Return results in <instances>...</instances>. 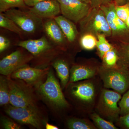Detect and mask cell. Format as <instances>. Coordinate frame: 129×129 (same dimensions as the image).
I'll use <instances>...</instances> for the list:
<instances>
[{
    "instance_id": "cell-1",
    "label": "cell",
    "mask_w": 129,
    "mask_h": 129,
    "mask_svg": "<svg viewBox=\"0 0 129 129\" xmlns=\"http://www.w3.org/2000/svg\"><path fill=\"white\" fill-rule=\"evenodd\" d=\"M95 77L89 79L70 83L66 87L67 98L77 109L91 113L95 107L103 89Z\"/></svg>"
},
{
    "instance_id": "cell-2",
    "label": "cell",
    "mask_w": 129,
    "mask_h": 129,
    "mask_svg": "<svg viewBox=\"0 0 129 129\" xmlns=\"http://www.w3.org/2000/svg\"><path fill=\"white\" fill-rule=\"evenodd\" d=\"M34 88L41 98L53 110L62 111L69 108V103L52 70H49L45 81Z\"/></svg>"
},
{
    "instance_id": "cell-3",
    "label": "cell",
    "mask_w": 129,
    "mask_h": 129,
    "mask_svg": "<svg viewBox=\"0 0 129 129\" xmlns=\"http://www.w3.org/2000/svg\"><path fill=\"white\" fill-rule=\"evenodd\" d=\"M10 89V104L17 107L37 106L33 87L23 81L7 76Z\"/></svg>"
},
{
    "instance_id": "cell-4",
    "label": "cell",
    "mask_w": 129,
    "mask_h": 129,
    "mask_svg": "<svg viewBox=\"0 0 129 129\" xmlns=\"http://www.w3.org/2000/svg\"><path fill=\"white\" fill-rule=\"evenodd\" d=\"M121 98L120 93L103 88L95 107L96 113L106 120L117 122L120 116L118 104Z\"/></svg>"
},
{
    "instance_id": "cell-5",
    "label": "cell",
    "mask_w": 129,
    "mask_h": 129,
    "mask_svg": "<svg viewBox=\"0 0 129 129\" xmlns=\"http://www.w3.org/2000/svg\"><path fill=\"white\" fill-rule=\"evenodd\" d=\"M5 111L20 124L30 125L38 129L45 126L47 122L38 106L17 107L9 104L5 106Z\"/></svg>"
},
{
    "instance_id": "cell-6",
    "label": "cell",
    "mask_w": 129,
    "mask_h": 129,
    "mask_svg": "<svg viewBox=\"0 0 129 129\" xmlns=\"http://www.w3.org/2000/svg\"><path fill=\"white\" fill-rule=\"evenodd\" d=\"M98 75L104 88L112 89L121 94L129 89V70L126 69L108 68L101 65Z\"/></svg>"
},
{
    "instance_id": "cell-7",
    "label": "cell",
    "mask_w": 129,
    "mask_h": 129,
    "mask_svg": "<svg viewBox=\"0 0 129 129\" xmlns=\"http://www.w3.org/2000/svg\"><path fill=\"white\" fill-rule=\"evenodd\" d=\"M79 23L81 34L89 33L96 37L98 35L103 34L107 39L112 35L106 16L100 8H91L87 16Z\"/></svg>"
},
{
    "instance_id": "cell-8",
    "label": "cell",
    "mask_w": 129,
    "mask_h": 129,
    "mask_svg": "<svg viewBox=\"0 0 129 129\" xmlns=\"http://www.w3.org/2000/svg\"><path fill=\"white\" fill-rule=\"evenodd\" d=\"M115 4L112 2L100 7L104 12L112 32L110 41L123 42L129 40V29L125 23L115 13Z\"/></svg>"
},
{
    "instance_id": "cell-9",
    "label": "cell",
    "mask_w": 129,
    "mask_h": 129,
    "mask_svg": "<svg viewBox=\"0 0 129 129\" xmlns=\"http://www.w3.org/2000/svg\"><path fill=\"white\" fill-rule=\"evenodd\" d=\"M101 65L102 63L94 58L73 63L70 69L69 83L89 79L98 75Z\"/></svg>"
},
{
    "instance_id": "cell-10",
    "label": "cell",
    "mask_w": 129,
    "mask_h": 129,
    "mask_svg": "<svg viewBox=\"0 0 129 129\" xmlns=\"http://www.w3.org/2000/svg\"><path fill=\"white\" fill-rule=\"evenodd\" d=\"M60 3L63 16L74 23H79L89 12L91 8L90 4L81 0H57Z\"/></svg>"
},
{
    "instance_id": "cell-11",
    "label": "cell",
    "mask_w": 129,
    "mask_h": 129,
    "mask_svg": "<svg viewBox=\"0 0 129 129\" xmlns=\"http://www.w3.org/2000/svg\"><path fill=\"white\" fill-rule=\"evenodd\" d=\"M5 16L14 21L23 31L34 33L41 23L42 18L29 11L25 12L12 8L3 13Z\"/></svg>"
},
{
    "instance_id": "cell-12",
    "label": "cell",
    "mask_w": 129,
    "mask_h": 129,
    "mask_svg": "<svg viewBox=\"0 0 129 129\" xmlns=\"http://www.w3.org/2000/svg\"><path fill=\"white\" fill-rule=\"evenodd\" d=\"M50 69L48 68H40L26 65L17 70L8 76L12 79L23 81L29 85L35 87L44 82Z\"/></svg>"
},
{
    "instance_id": "cell-13",
    "label": "cell",
    "mask_w": 129,
    "mask_h": 129,
    "mask_svg": "<svg viewBox=\"0 0 129 129\" xmlns=\"http://www.w3.org/2000/svg\"><path fill=\"white\" fill-rule=\"evenodd\" d=\"M33 58L32 54H26L20 50L14 51L0 61V73L9 76L17 70L27 65Z\"/></svg>"
},
{
    "instance_id": "cell-14",
    "label": "cell",
    "mask_w": 129,
    "mask_h": 129,
    "mask_svg": "<svg viewBox=\"0 0 129 129\" xmlns=\"http://www.w3.org/2000/svg\"><path fill=\"white\" fill-rule=\"evenodd\" d=\"M29 11L40 18H51L57 16L61 9L57 0H47L37 3Z\"/></svg>"
},
{
    "instance_id": "cell-15",
    "label": "cell",
    "mask_w": 129,
    "mask_h": 129,
    "mask_svg": "<svg viewBox=\"0 0 129 129\" xmlns=\"http://www.w3.org/2000/svg\"><path fill=\"white\" fill-rule=\"evenodd\" d=\"M18 46L25 48L34 56L40 57L50 51L52 47L45 37L36 40H29L19 42Z\"/></svg>"
},
{
    "instance_id": "cell-16",
    "label": "cell",
    "mask_w": 129,
    "mask_h": 129,
    "mask_svg": "<svg viewBox=\"0 0 129 129\" xmlns=\"http://www.w3.org/2000/svg\"><path fill=\"white\" fill-rule=\"evenodd\" d=\"M56 21L70 43H73L79 34L76 25L74 22L64 16H57L53 18Z\"/></svg>"
},
{
    "instance_id": "cell-17",
    "label": "cell",
    "mask_w": 129,
    "mask_h": 129,
    "mask_svg": "<svg viewBox=\"0 0 129 129\" xmlns=\"http://www.w3.org/2000/svg\"><path fill=\"white\" fill-rule=\"evenodd\" d=\"M44 28L48 37L58 45L66 44L67 39L55 19H49L45 23Z\"/></svg>"
},
{
    "instance_id": "cell-18",
    "label": "cell",
    "mask_w": 129,
    "mask_h": 129,
    "mask_svg": "<svg viewBox=\"0 0 129 129\" xmlns=\"http://www.w3.org/2000/svg\"><path fill=\"white\" fill-rule=\"evenodd\" d=\"M52 65L60 79L62 88L64 89L69 83L71 67L68 61L63 58H57L52 63Z\"/></svg>"
},
{
    "instance_id": "cell-19",
    "label": "cell",
    "mask_w": 129,
    "mask_h": 129,
    "mask_svg": "<svg viewBox=\"0 0 129 129\" xmlns=\"http://www.w3.org/2000/svg\"><path fill=\"white\" fill-rule=\"evenodd\" d=\"M111 43L117 52L119 65L129 70V40L123 42L111 41Z\"/></svg>"
},
{
    "instance_id": "cell-20",
    "label": "cell",
    "mask_w": 129,
    "mask_h": 129,
    "mask_svg": "<svg viewBox=\"0 0 129 129\" xmlns=\"http://www.w3.org/2000/svg\"><path fill=\"white\" fill-rule=\"evenodd\" d=\"M67 125L70 129H97L93 123L85 119L70 118L67 120Z\"/></svg>"
},
{
    "instance_id": "cell-21",
    "label": "cell",
    "mask_w": 129,
    "mask_h": 129,
    "mask_svg": "<svg viewBox=\"0 0 129 129\" xmlns=\"http://www.w3.org/2000/svg\"><path fill=\"white\" fill-rule=\"evenodd\" d=\"M101 59L102 61V65L105 68H113L120 67L118 64V53L114 46L112 48L105 53Z\"/></svg>"
},
{
    "instance_id": "cell-22",
    "label": "cell",
    "mask_w": 129,
    "mask_h": 129,
    "mask_svg": "<svg viewBox=\"0 0 129 129\" xmlns=\"http://www.w3.org/2000/svg\"><path fill=\"white\" fill-rule=\"evenodd\" d=\"M0 77V105L6 106L10 104V89L7 76Z\"/></svg>"
},
{
    "instance_id": "cell-23",
    "label": "cell",
    "mask_w": 129,
    "mask_h": 129,
    "mask_svg": "<svg viewBox=\"0 0 129 129\" xmlns=\"http://www.w3.org/2000/svg\"><path fill=\"white\" fill-rule=\"evenodd\" d=\"M97 41L96 36L89 33H85L81 34L79 40V44L82 49L90 51L96 47Z\"/></svg>"
},
{
    "instance_id": "cell-24",
    "label": "cell",
    "mask_w": 129,
    "mask_h": 129,
    "mask_svg": "<svg viewBox=\"0 0 129 129\" xmlns=\"http://www.w3.org/2000/svg\"><path fill=\"white\" fill-rule=\"evenodd\" d=\"M96 48L98 56L101 59L106 52L113 48L112 44L107 40L104 35L100 34L97 36Z\"/></svg>"
},
{
    "instance_id": "cell-25",
    "label": "cell",
    "mask_w": 129,
    "mask_h": 129,
    "mask_svg": "<svg viewBox=\"0 0 129 129\" xmlns=\"http://www.w3.org/2000/svg\"><path fill=\"white\" fill-rule=\"evenodd\" d=\"M90 117L97 128L99 129H117L111 121L106 120L96 112L91 113Z\"/></svg>"
},
{
    "instance_id": "cell-26",
    "label": "cell",
    "mask_w": 129,
    "mask_h": 129,
    "mask_svg": "<svg viewBox=\"0 0 129 129\" xmlns=\"http://www.w3.org/2000/svg\"><path fill=\"white\" fill-rule=\"evenodd\" d=\"M0 26L18 35L22 34L23 31L14 21L5 16L2 13L0 14Z\"/></svg>"
},
{
    "instance_id": "cell-27",
    "label": "cell",
    "mask_w": 129,
    "mask_h": 129,
    "mask_svg": "<svg viewBox=\"0 0 129 129\" xmlns=\"http://www.w3.org/2000/svg\"><path fill=\"white\" fill-rule=\"evenodd\" d=\"M26 5L24 0H0V12H5L14 8H24Z\"/></svg>"
},
{
    "instance_id": "cell-28",
    "label": "cell",
    "mask_w": 129,
    "mask_h": 129,
    "mask_svg": "<svg viewBox=\"0 0 129 129\" xmlns=\"http://www.w3.org/2000/svg\"><path fill=\"white\" fill-rule=\"evenodd\" d=\"M118 105L120 109V116L129 114V89L122 96Z\"/></svg>"
},
{
    "instance_id": "cell-29",
    "label": "cell",
    "mask_w": 129,
    "mask_h": 129,
    "mask_svg": "<svg viewBox=\"0 0 129 129\" xmlns=\"http://www.w3.org/2000/svg\"><path fill=\"white\" fill-rule=\"evenodd\" d=\"M115 11L118 17L125 23L129 15V2L122 6L115 5Z\"/></svg>"
},
{
    "instance_id": "cell-30",
    "label": "cell",
    "mask_w": 129,
    "mask_h": 129,
    "mask_svg": "<svg viewBox=\"0 0 129 129\" xmlns=\"http://www.w3.org/2000/svg\"><path fill=\"white\" fill-rule=\"evenodd\" d=\"M2 124L4 128L5 129H20L22 128L18 123L14 122L13 120L8 118L2 117L1 118Z\"/></svg>"
},
{
    "instance_id": "cell-31",
    "label": "cell",
    "mask_w": 129,
    "mask_h": 129,
    "mask_svg": "<svg viewBox=\"0 0 129 129\" xmlns=\"http://www.w3.org/2000/svg\"><path fill=\"white\" fill-rule=\"evenodd\" d=\"M117 123L122 128L129 129V114L120 116Z\"/></svg>"
},
{
    "instance_id": "cell-32",
    "label": "cell",
    "mask_w": 129,
    "mask_h": 129,
    "mask_svg": "<svg viewBox=\"0 0 129 129\" xmlns=\"http://www.w3.org/2000/svg\"><path fill=\"white\" fill-rule=\"evenodd\" d=\"M112 2H114L113 0H90V5L92 8H99Z\"/></svg>"
},
{
    "instance_id": "cell-33",
    "label": "cell",
    "mask_w": 129,
    "mask_h": 129,
    "mask_svg": "<svg viewBox=\"0 0 129 129\" xmlns=\"http://www.w3.org/2000/svg\"><path fill=\"white\" fill-rule=\"evenodd\" d=\"M10 44H11V42L8 39L2 35H1L0 36V52L1 53L6 50L10 46Z\"/></svg>"
},
{
    "instance_id": "cell-34",
    "label": "cell",
    "mask_w": 129,
    "mask_h": 129,
    "mask_svg": "<svg viewBox=\"0 0 129 129\" xmlns=\"http://www.w3.org/2000/svg\"><path fill=\"white\" fill-rule=\"evenodd\" d=\"M45 1L47 0H24L26 6L32 7L39 3Z\"/></svg>"
},
{
    "instance_id": "cell-35",
    "label": "cell",
    "mask_w": 129,
    "mask_h": 129,
    "mask_svg": "<svg viewBox=\"0 0 129 129\" xmlns=\"http://www.w3.org/2000/svg\"><path fill=\"white\" fill-rule=\"evenodd\" d=\"M114 4L116 6H122L127 2V0H113Z\"/></svg>"
},
{
    "instance_id": "cell-36",
    "label": "cell",
    "mask_w": 129,
    "mask_h": 129,
    "mask_svg": "<svg viewBox=\"0 0 129 129\" xmlns=\"http://www.w3.org/2000/svg\"><path fill=\"white\" fill-rule=\"evenodd\" d=\"M46 129H58L59 128L57 126H55L49 123L48 122H47L46 123L45 126Z\"/></svg>"
},
{
    "instance_id": "cell-37",
    "label": "cell",
    "mask_w": 129,
    "mask_h": 129,
    "mask_svg": "<svg viewBox=\"0 0 129 129\" xmlns=\"http://www.w3.org/2000/svg\"><path fill=\"white\" fill-rule=\"evenodd\" d=\"M125 23L126 25H127V27L129 29V15L128 18H127V20L125 21Z\"/></svg>"
},
{
    "instance_id": "cell-38",
    "label": "cell",
    "mask_w": 129,
    "mask_h": 129,
    "mask_svg": "<svg viewBox=\"0 0 129 129\" xmlns=\"http://www.w3.org/2000/svg\"><path fill=\"white\" fill-rule=\"evenodd\" d=\"M83 2L86 3H88L90 4V0H81Z\"/></svg>"
},
{
    "instance_id": "cell-39",
    "label": "cell",
    "mask_w": 129,
    "mask_h": 129,
    "mask_svg": "<svg viewBox=\"0 0 129 129\" xmlns=\"http://www.w3.org/2000/svg\"><path fill=\"white\" fill-rule=\"evenodd\" d=\"M127 2H129V0L128 1H127Z\"/></svg>"
}]
</instances>
